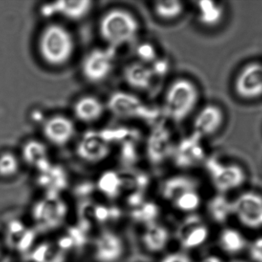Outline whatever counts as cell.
<instances>
[{
    "label": "cell",
    "instance_id": "6da1fadb",
    "mask_svg": "<svg viewBox=\"0 0 262 262\" xmlns=\"http://www.w3.org/2000/svg\"><path fill=\"white\" fill-rule=\"evenodd\" d=\"M37 50L44 63L59 68L69 63L73 57L76 41L68 28L53 23L46 26L39 33Z\"/></svg>",
    "mask_w": 262,
    "mask_h": 262
},
{
    "label": "cell",
    "instance_id": "7a4b0ae2",
    "mask_svg": "<svg viewBox=\"0 0 262 262\" xmlns=\"http://www.w3.org/2000/svg\"><path fill=\"white\" fill-rule=\"evenodd\" d=\"M99 33L110 48L116 50L126 45L137 37L140 24L128 10L113 8L105 12L99 22Z\"/></svg>",
    "mask_w": 262,
    "mask_h": 262
},
{
    "label": "cell",
    "instance_id": "3957f363",
    "mask_svg": "<svg viewBox=\"0 0 262 262\" xmlns=\"http://www.w3.org/2000/svg\"><path fill=\"white\" fill-rule=\"evenodd\" d=\"M199 98L200 92L193 81L178 78L170 84L165 93V114L174 123H181L191 116Z\"/></svg>",
    "mask_w": 262,
    "mask_h": 262
},
{
    "label": "cell",
    "instance_id": "277c9868",
    "mask_svg": "<svg viewBox=\"0 0 262 262\" xmlns=\"http://www.w3.org/2000/svg\"><path fill=\"white\" fill-rule=\"evenodd\" d=\"M125 253V240L116 230H102L92 242L91 254L95 262H119Z\"/></svg>",
    "mask_w": 262,
    "mask_h": 262
},
{
    "label": "cell",
    "instance_id": "5b68a950",
    "mask_svg": "<svg viewBox=\"0 0 262 262\" xmlns=\"http://www.w3.org/2000/svg\"><path fill=\"white\" fill-rule=\"evenodd\" d=\"M115 63L114 50L110 47L95 49L84 57L81 73L84 79L92 84H99L108 79Z\"/></svg>",
    "mask_w": 262,
    "mask_h": 262
},
{
    "label": "cell",
    "instance_id": "8992f818",
    "mask_svg": "<svg viewBox=\"0 0 262 262\" xmlns=\"http://www.w3.org/2000/svg\"><path fill=\"white\" fill-rule=\"evenodd\" d=\"M205 165L213 185L221 192L239 188L246 179L245 170L237 164H224L210 158L205 160Z\"/></svg>",
    "mask_w": 262,
    "mask_h": 262
},
{
    "label": "cell",
    "instance_id": "52a82bcc",
    "mask_svg": "<svg viewBox=\"0 0 262 262\" xmlns=\"http://www.w3.org/2000/svg\"><path fill=\"white\" fill-rule=\"evenodd\" d=\"M235 94L244 100L262 97V64L250 62L239 71L234 81Z\"/></svg>",
    "mask_w": 262,
    "mask_h": 262
},
{
    "label": "cell",
    "instance_id": "ba28073f",
    "mask_svg": "<svg viewBox=\"0 0 262 262\" xmlns=\"http://www.w3.org/2000/svg\"><path fill=\"white\" fill-rule=\"evenodd\" d=\"M202 140L192 133L176 143L171 156L174 165L181 168H194L205 161L206 153Z\"/></svg>",
    "mask_w": 262,
    "mask_h": 262
},
{
    "label": "cell",
    "instance_id": "9c48e42d",
    "mask_svg": "<svg viewBox=\"0 0 262 262\" xmlns=\"http://www.w3.org/2000/svg\"><path fill=\"white\" fill-rule=\"evenodd\" d=\"M232 213L250 228L262 227V196L254 192L241 194L232 203Z\"/></svg>",
    "mask_w": 262,
    "mask_h": 262
},
{
    "label": "cell",
    "instance_id": "30bf717a",
    "mask_svg": "<svg viewBox=\"0 0 262 262\" xmlns=\"http://www.w3.org/2000/svg\"><path fill=\"white\" fill-rule=\"evenodd\" d=\"M42 134L47 142L55 146L67 145L76 134V125L70 118L56 115L46 119L42 125Z\"/></svg>",
    "mask_w": 262,
    "mask_h": 262
},
{
    "label": "cell",
    "instance_id": "8fae6325",
    "mask_svg": "<svg viewBox=\"0 0 262 262\" xmlns=\"http://www.w3.org/2000/svg\"><path fill=\"white\" fill-rule=\"evenodd\" d=\"M93 8L92 1H57L48 3L41 7V15L50 18L59 15L71 21H79L86 17Z\"/></svg>",
    "mask_w": 262,
    "mask_h": 262
},
{
    "label": "cell",
    "instance_id": "7c38bea8",
    "mask_svg": "<svg viewBox=\"0 0 262 262\" xmlns=\"http://www.w3.org/2000/svg\"><path fill=\"white\" fill-rule=\"evenodd\" d=\"M224 121L223 110L215 104H208L194 117L192 133L202 139L211 137L221 129Z\"/></svg>",
    "mask_w": 262,
    "mask_h": 262
},
{
    "label": "cell",
    "instance_id": "4fadbf2b",
    "mask_svg": "<svg viewBox=\"0 0 262 262\" xmlns=\"http://www.w3.org/2000/svg\"><path fill=\"white\" fill-rule=\"evenodd\" d=\"M174 141L171 131L165 126H159L153 132L148 144V157L153 164L159 165L172 156Z\"/></svg>",
    "mask_w": 262,
    "mask_h": 262
},
{
    "label": "cell",
    "instance_id": "5bb4252c",
    "mask_svg": "<svg viewBox=\"0 0 262 262\" xmlns=\"http://www.w3.org/2000/svg\"><path fill=\"white\" fill-rule=\"evenodd\" d=\"M208 227L202 223L198 216H191L184 221L179 230L181 245L185 249H193L203 245L208 239Z\"/></svg>",
    "mask_w": 262,
    "mask_h": 262
},
{
    "label": "cell",
    "instance_id": "9a60e30c",
    "mask_svg": "<svg viewBox=\"0 0 262 262\" xmlns=\"http://www.w3.org/2000/svg\"><path fill=\"white\" fill-rule=\"evenodd\" d=\"M103 102L93 96L79 98L73 105V114L79 122L92 124L99 121L105 113Z\"/></svg>",
    "mask_w": 262,
    "mask_h": 262
},
{
    "label": "cell",
    "instance_id": "2e32d148",
    "mask_svg": "<svg viewBox=\"0 0 262 262\" xmlns=\"http://www.w3.org/2000/svg\"><path fill=\"white\" fill-rule=\"evenodd\" d=\"M124 77L125 82L133 88L146 90L152 85L155 75L151 67L139 61L125 67Z\"/></svg>",
    "mask_w": 262,
    "mask_h": 262
},
{
    "label": "cell",
    "instance_id": "e0dca14e",
    "mask_svg": "<svg viewBox=\"0 0 262 262\" xmlns=\"http://www.w3.org/2000/svg\"><path fill=\"white\" fill-rule=\"evenodd\" d=\"M169 239L168 230L156 222L148 224L142 231V244L144 248L149 252L157 253L163 251L168 245Z\"/></svg>",
    "mask_w": 262,
    "mask_h": 262
},
{
    "label": "cell",
    "instance_id": "ac0fdd59",
    "mask_svg": "<svg viewBox=\"0 0 262 262\" xmlns=\"http://www.w3.org/2000/svg\"><path fill=\"white\" fill-rule=\"evenodd\" d=\"M199 184L194 178L186 176H174L168 178L161 187L162 198L172 203L178 197L187 191L197 190Z\"/></svg>",
    "mask_w": 262,
    "mask_h": 262
},
{
    "label": "cell",
    "instance_id": "d6986e66",
    "mask_svg": "<svg viewBox=\"0 0 262 262\" xmlns=\"http://www.w3.org/2000/svg\"><path fill=\"white\" fill-rule=\"evenodd\" d=\"M23 158L29 165L39 171L50 166L48 149L39 141H29L23 148Z\"/></svg>",
    "mask_w": 262,
    "mask_h": 262
},
{
    "label": "cell",
    "instance_id": "ffe728a7",
    "mask_svg": "<svg viewBox=\"0 0 262 262\" xmlns=\"http://www.w3.org/2000/svg\"><path fill=\"white\" fill-rule=\"evenodd\" d=\"M198 19L206 27H214L221 24L225 15V7L220 3L202 0L197 2Z\"/></svg>",
    "mask_w": 262,
    "mask_h": 262
},
{
    "label": "cell",
    "instance_id": "44dd1931",
    "mask_svg": "<svg viewBox=\"0 0 262 262\" xmlns=\"http://www.w3.org/2000/svg\"><path fill=\"white\" fill-rule=\"evenodd\" d=\"M79 148V156L84 162L98 163L103 161L108 155V145L103 141L90 136L82 141Z\"/></svg>",
    "mask_w": 262,
    "mask_h": 262
},
{
    "label": "cell",
    "instance_id": "7402d4cb",
    "mask_svg": "<svg viewBox=\"0 0 262 262\" xmlns=\"http://www.w3.org/2000/svg\"><path fill=\"white\" fill-rule=\"evenodd\" d=\"M110 108L113 113L121 116H135L143 111L142 102L133 96L125 94H116L112 98Z\"/></svg>",
    "mask_w": 262,
    "mask_h": 262
},
{
    "label": "cell",
    "instance_id": "603a6c76",
    "mask_svg": "<svg viewBox=\"0 0 262 262\" xmlns=\"http://www.w3.org/2000/svg\"><path fill=\"white\" fill-rule=\"evenodd\" d=\"M156 17L163 21H172L182 16L185 10L183 3L178 0H165L155 2L152 7Z\"/></svg>",
    "mask_w": 262,
    "mask_h": 262
},
{
    "label": "cell",
    "instance_id": "cb8c5ba5",
    "mask_svg": "<svg viewBox=\"0 0 262 262\" xmlns=\"http://www.w3.org/2000/svg\"><path fill=\"white\" fill-rule=\"evenodd\" d=\"M220 245L222 249L229 254L240 252L246 245L245 237L237 230L227 228L220 235Z\"/></svg>",
    "mask_w": 262,
    "mask_h": 262
},
{
    "label": "cell",
    "instance_id": "d4e9b609",
    "mask_svg": "<svg viewBox=\"0 0 262 262\" xmlns=\"http://www.w3.org/2000/svg\"><path fill=\"white\" fill-rule=\"evenodd\" d=\"M208 212L217 223H223L232 213V203L223 195L214 196L208 203Z\"/></svg>",
    "mask_w": 262,
    "mask_h": 262
},
{
    "label": "cell",
    "instance_id": "484cf974",
    "mask_svg": "<svg viewBox=\"0 0 262 262\" xmlns=\"http://www.w3.org/2000/svg\"><path fill=\"white\" fill-rule=\"evenodd\" d=\"M20 170V161L19 158L10 151L0 154V177L12 179Z\"/></svg>",
    "mask_w": 262,
    "mask_h": 262
},
{
    "label": "cell",
    "instance_id": "4316f807",
    "mask_svg": "<svg viewBox=\"0 0 262 262\" xmlns=\"http://www.w3.org/2000/svg\"><path fill=\"white\" fill-rule=\"evenodd\" d=\"M172 204L174 208L179 211L183 212H191L197 210L200 206V195L198 193L197 190H191L178 197Z\"/></svg>",
    "mask_w": 262,
    "mask_h": 262
},
{
    "label": "cell",
    "instance_id": "83f0119b",
    "mask_svg": "<svg viewBox=\"0 0 262 262\" xmlns=\"http://www.w3.org/2000/svg\"><path fill=\"white\" fill-rule=\"evenodd\" d=\"M138 56L140 58L139 62L142 63L152 64L158 59L157 51L155 47L150 43H144L138 48Z\"/></svg>",
    "mask_w": 262,
    "mask_h": 262
},
{
    "label": "cell",
    "instance_id": "f1b7e54d",
    "mask_svg": "<svg viewBox=\"0 0 262 262\" xmlns=\"http://www.w3.org/2000/svg\"><path fill=\"white\" fill-rule=\"evenodd\" d=\"M250 256L255 262H262V237L255 239L250 247Z\"/></svg>",
    "mask_w": 262,
    "mask_h": 262
},
{
    "label": "cell",
    "instance_id": "f546056e",
    "mask_svg": "<svg viewBox=\"0 0 262 262\" xmlns=\"http://www.w3.org/2000/svg\"><path fill=\"white\" fill-rule=\"evenodd\" d=\"M153 67H151L155 76H164L166 74L169 69V64L167 60L165 59H158L156 62H153Z\"/></svg>",
    "mask_w": 262,
    "mask_h": 262
},
{
    "label": "cell",
    "instance_id": "4dcf8cb0",
    "mask_svg": "<svg viewBox=\"0 0 262 262\" xmlns=\"http://www.w3.org/2000/svg\"><path fill=\"white\" fill-rule=\"evenodd\" d=\"M161 262H191V259L182 253H171L165 256Z\"/></svg>",
    "mask_w": 262,
    "mask_h": 262
},
{
    "label": "cell",
    "instance_id": "1f68e13d",
    "mask_svg": "<svg viewBox=\"0 0 262 262\" xmlns=\"http://www.w3.org/2000/svg\"><path fill=\"white\" fill-rule=\"evenodd\" d=\"M200 262H223L220 257L217 256L210 255L208 257H205L202 261Z\"/></svg>",
    "mask_w": 262,
    "mask_h": 262
},
{
    "label": "cell",
    "instance_id": "d6a6232c",
    "mask_svg": "<svg viewBox=\"0 0 262 262\" xmlns=\"http://www.w3.org/2000/svg\"><path fill=\"white\" fill-rule=\"evenodd\" d=\"M1 252H2V249H1V245H0V255H1Z\"/></svg>",
    "mask_w": 262,
    "mask_h": 262
}]
</instances>
